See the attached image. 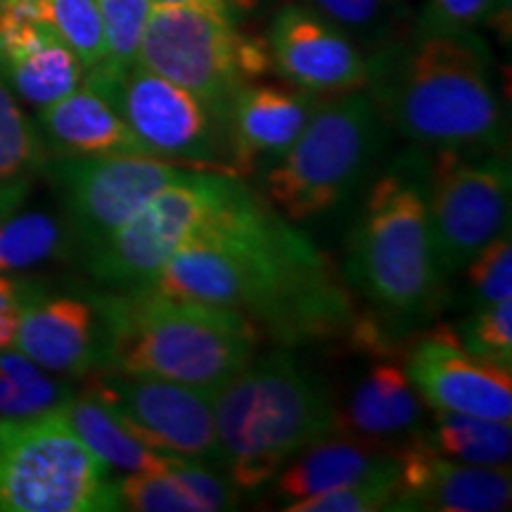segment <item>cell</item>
I'll return each mask as SVG.
<instances>
[{"instance_id": "cell-1", "label": "cell", "mask_w": 512, "mask_h": 512, "mask_svg": "<svg viewBox=\"0 0 512 512\" xmlns=\"http://www.w3.org/2000/svg\"><path fill=\"white\" fill-rule=\"evenodd\" d=\"M147 287L240 313L283 344L320 342L356 325L347 287L328 256L249 188Z\"/></svg>"}, {"instance_id": "cell-2", "label": "cell", "mask_w": 512, "mask_h": 512, "mask_svg": "<svg viewBox=\"0 0 512 512\" xmlns=\"http://www.w3.org/2000/svg\"><path fill=\"white\" fill-rule=\"evenodd\" d=\"M489 62L472 31H415L375 50L363 88L384 124L422 150L503 152L508 124Z\"/></svg>"}, {"instance_id": "cell-3", "label": "cell", "mask_w": 512, "mask_h": 512, "mask_svg": "<svg viewBox=\"0 0 512 512\" xmlns=\"http://www.w3.org/2000/svg\"><path fill=\"white\" fill-rule=\"evenodd\" d=\"M102 330V366L136 377L219 392L254 358L259 330L240 313L152 287L93 299Z\"/></svg>"}, {"instance_id": "cell-4", "label": "cell", "mask_w": 512, "mask_h": 512, "mask_svg": "<svg viewBox=\"0 0 512 512\" xmlns=\"http://www.w3.org/2000/svg\"><path fill=\"white\" fill-rule=\"evenodd\" d=\"M221 470L238 491H254L318 441L337 434L328 384L290 354L249 361L214 394Z\"/></svg>"}, {"instance_id": "cell-5", "label": "cell", "mask_w": 512, "mask_h": 512, "mask_svg": "<svg viewBox=\"0 0 512 512\" xmlns=\"http://www.w3.org/2000/svg\"><path fill=\"white\" fill-rule=\"evenodd\" d=\"M347 280L394 318H415L437 299L441 273L427 214V162L399 159L370 185L349 235Z\"/></svg>"}, {"instance_id": "cell-6", "label": "cell", "mask_w": 512, "mask_h": 512, "mask_svg": "<svg viewBox=\"0 0 512 512\" xmlns=\"http://www.w3.org/2000/svg\"><path fill=\"white\" fill-rule=\"evenodd\" d=\"M387 133L366 91L320 98L299 138L261 178L268 207L290 223L328 214L366 181Z\"/></svg>"}, {"instance_id": "cell-7", "label": "cell", "mask_w": 512, "mask_h": 512, "mask_svg": "<svg viewBox=\"0 0 512 512\" xmlns=\"http://www.w3.org/2000/svg\"><path fill=\"white\" fill-rule=\"evenodd\" d=\"M121 510L107 465L62 413L0 420V512Z\"/></svg>"}, {"instance_id": "cell-8", "label": "cell", "mask_w": 512, "mask_h": 512, "mask_svg": "<svg viewBox=\"0 0 512 512\" xmlns=\"http://www.w3.org/2000/svg\"><path fill=\"white\" fill-rule=\"evenodd\" d=\"M245 188L238 176L185 169L114 233L81 252L83 264L107 287H143Z\"/></svg>"}, {"instance_id": "cell-9", "label": "cell", "mask_w": 512, "mask_h": 512, "mask_svg": "<svg viewBox=\"0 0 512 512\" xmlns=\"http://www.w3.org/2000/svg\"><path fill=\"white\" fill-rule=\"evenodd\" d=\"M86 83L112 102L145 155L230 174L221 121L190 91L138 62L121 72L98 64L88 69Z\"/></svg>"}, {"instance_id": "cell-10", "label": "cell", "mask_w": 512, "mask_h": 512, "mask_svg": "<svg viewBox=\"0 0 512 512\" xmlns=\"http://www.w3.org/2000/svg\"><path fill=\"white\" fill-rule=\"evenodd\" d=\"M238 31L223 0L152 5L138 43V64L200 98L223 126L242 83Z\"/></svg>"}, {"instance_id": "cell-11", "label": "cell", "mask_w": 512, "mask_h": 512, "mask_svg": "<svg viewBox=\"0 0 512 512\" xmlns=\"http://www.w3.org/2000/svg\"><path fill=\"white\" fill-rule=\"evenodd\" d=\"M427 188L432 247L441 275L465 268L479 249L508 230L510 164L503 152L437 150L427 162Z\"/></svg>"}, {"instance_id": "cell-12", "label": "cell", "mask_w": 512, "mask_h": 512, "mask_svg": "<svg viewBox=\"0 0 512 512\" xmlns=\"http://www.w3.org/2000/svg\"><path fill=\"white\" fill-rule=\"evenodd\" d=\"M83 377V394L105 403L145 446L221 470L211 411L216 392L112 368H95Z\"/></svg>"}, {"instance_id": "cell-13", "label": "cell", "mask_w": 512, "mask_h": 512, "mask_svg": "<svg viewBox=\"0 0 512 512\" xmlns=\"http://www.w3.org/2000/svg\"><path fill=\"white\" fill-rule=\"evenodd\" d=\"M46 169L60 190L69 235L81 252L131 219L164 185L185 169L143 152L93 157H55Z\"/></svg>"}, {"instance_id": "cell-14", "label": "cell", "mask_w": 512, "mask_h": 512, "mask_svg": "<svg viewBox=\"0 0 512 512\" xmlns=\"http://www.w3.org/2000/svg\"><path fill=\"white\" fill-rule=\"evenodd\" d=\"M406 373L434 411L512 420L510 366L472 354L460 344L456 330L441 328L415 344Z\"/></svg>"}, {"instance_id": "cell-15", "label": "cell", "mask_w": 512, "mask_h": 512, "mask_svg": "<svg viewBox=\"0 0 512 512\" xmlns=\"http://www.w3.org/2000/svg\"><path fill=\"white\" fill-rule=\"evenodd\" d=\"M266 43L273 69L306 93L328 98L366 86L368 60L316 10L287 5L273 17Z\"/></svg>"}, {"instance_id": "cell-16", "label": "cell", "mask_w": 512, "mask_h": 512, "mask_svg": "<svg viewBox=\"0 0 512 512\" xmlns=\"http://www.w3.org/2000/svg\"><path fill=\"white\" fill-rule=\"evenodd\" d=\"M399 486L392 510L501 512L510 508L512 479L508 465H470L441 456L425 432L401 446Z\"/></svg>"}, {"instance_id": "cell-17", "label": "cell", "mask_w": 512, "mask_h": 512, "mask_svg": "<svg viewBox=\"0 0 512 512\" xmlns=\"http://www.w3.org/2000/svg\"><path fill=\"white\" fill-rule=\"evenodd\" d=\"M320 95L302 88L242 83L223 112L230 174L249 178L261 159L273 162L290 147L318 107Z\"/></svg>"}, {"instance_id": "cell-18", "label": "cell", "mask_w": 512, "mask_h": 512, "mask_svg": "<svg viewBox=\"0 0 512 512\" xmlns=\"http://www.w3.org/2000/svg\"><path fill=\"white\" fill-rule=\"evenodd\" d=\"M15 349L53 373L86 375L102 366L98 309L79 297H41L24 302Z\"/></svg>"}, {"instance_id": "cell-19", "label": "cell", "mask_w": 512, "mask_h": 512, "mask_svg": "<svg viewBox=\"0 0 512 512\" xmlns=\"http://www.w3.org/2000/svg\"><path fill=\"white\" fill-rule=\"evenodd\" d=\"M273 494L290 505L302 498L323 494L337 486L394 482L399 484V456L392 446L356 444V441L323 439L304 448L290 467L271 479Z\"/></svg>"}, {"instance_id": "cell-20", "label": "cell", "mask_w": 512, "mask_h": 512, "mask_svg": "<svg viewBox=\"0 0 512 512\" xmlns=\"http://www.w3.org/2000/svg\"><path fill=\"white\" fill-rule=\"evenodd\" d=\"M420 422V394L406 368L396 361L370 366L354 384L342 411L337 408V432L354 434L377 446H389V439L420 432Z\"/></svg>"}, {"instance_id": "cell-21", "label": "cell", "mask_w": 512, "mask_h": 512, "mask_svg": "<svg viewBox=\"0 0 512 512\" xmlns=\"http://www.w3.org/2000/svg\"><path fill=\"white\" fill-rule=\"evenodd\" d=\"M38 133L55 157L143 152L112 102L83 83L38 112ZM145 155V152H143Z\"/></svg>"}, {"instance_id": "cell-22", "label": "cell", "mask_w": 512, "mask_h": 512, "mask_svg": "<svg viewBox=\"0 0 512 512\" xmlns=\"http://www.w3.org/2000/svg\"><path fill=\"white\" fill-rule=\"evenodd\" d=\"M119 508L133 512H223L240 494L214 467L183 460L159 472H131L117 484Z\"/></svg>"}, {"instance_id": "cell-23", "label": "cell", "mask_w": 512, "mask_h": 512, "mask_svg": "<svg viewBox=\"0 0 512 512\" xmlns=\"http://www.w3.org/2000/svg\"><path fill=\"white\" fill-rule=\"evenodd\" d=\"M57 411L62 413L76 437L107 467H119L128 472H159L185 460L145 446L126 430L124 422L105 403L95 401L88 394H69L57 406Z\"/></svg>"}, {"instance_id": "cell-24", "label": "cell", "mask_w": 512, "mask_h": 512, "mask_svg": "<svg viewBox=\"0 0 512 512\" xmlns=\"http://www.w3.org/2000/svg\"><path fill=\"white\" fill-rule=\"evenodd\" d=\"M441 456L470 465H508L512 453L510 422L477 415L437 411L434 430L425 434Z\"/></svg>"}, {"instance_id": "cell-25", "label": "cell", "mask_w": 512, "mask_h": 512, "mask_svg": "<svg viewBox=\"0 0 512 512\" xmlns=\"http://www.w3.org/2000/svg\"><path fill=\"white\" fill-rule=\"evenodd\" d=\"M17 95L29 105L46 107L79 88L83 67L60 38H48L43 46L0 67Z\"/></svg>"}, {"instance_id": "cell-26", "label": "cell", "mask_w": 512, "mask_h": 512, "mask_svg": "<svg viewBox=\"0 0 512 512\" xmlns=\"http://www.w3.org/2000/svg\"><path fill=\"white\" fill-rule=\"evenodd\" d=\"M69 242H74L69 228L43 211L8 216L0 221V275L27 271L60 256Z\"/></svg>"}, {"instance_id": "cell-27", "label": "cell", "mask_w": 512, "mask_h": 512, "mask_svg": "<svg viewBox=\"0 0 512 512\" xmlns=\"http://www.w3.org/2000/svg\"><path fill=\"white\" fill-rule=\"evenodd\" d=\"M41 133L0 81V183L29 181L48 162Z\"/></svg>"}, {"instance_id": "cell-28", "label": "cell", "mask_w": 512, "mask_h": 512, "mask_svg": "<svg viewBox=\"0 0 512 512\" xmlns=\"http://www.w3.org/2000/svg\"><path fill=\"white\" fill-rule=\"evenodd\" d=\"M43 15L53 34L81 62L83 72L105 60V27L95 0H43Z\"/></svg>"}, {"instance_id": "cell-29", "label": "cell", "mask_w": 512, "mask_h": 512, "mask_svg": "<svg viewBox=\"0 0 512 512\" xmlns=\"http://www.w3.org/2000/svg\"><path fill=\"white\" fill-rule=\"evenodd\" d=\"M105 27L107 57L100 64L110 69H128L138 60V43L143 36L152 0H95Z\"/></svg>"}, {"instance_id": "cell-30", "label": "cell", "mask_w": 512, "mask_h": 512, "mask_svg": "<svg viewBox=\"0 0 512 512\" xmlns=\"http://www.w3.org/2000/svg\"><path fill=\"white\" fill-rule=\"evenodd\" d=\"M456 335L472 354L512 366V302L501 299L496 304L477 306L463 325V332Z\"/></svg>"}, {"instance_id": "cell-31", "label": "cell", "mask_w": 512, "mask_h": 512, "mask_svg": "<svg viewBox=\"0 0 512 512\" xmlns=\"http://www.w3.org/2000/svg\"><path fill=\"white\" fill-rule=\"evenodd\" d=\"M472 299L477 306H489L510 299L512 294V247L508 230L484 245L467 261Z\"/></svg>"}, {"instance_id": "cell-32", "label": "cell", "mask_w": 512, "mask_h": 512, "mask_svg": "<svg viewBox=\"0 0 512 512\" xmlns=\"http://www.w3.org/2000/svg\"><path fill=\"white\" fill-rule=\"evenodd\" d=\"M394 482H370L337 486V489L323 491V494L302 498L285 505L287 512H375L392 510L396 496Z\"/></svg>"}, {"instance_id": "cell-33", "label": "cell", "mask_w": 512, "mask_h": 512, "mask_svg": "<svg viewBox=\"0 0 512 512\" xmlns=\"http://www.w3.org/2000/svg\"><path fill=\"white\" fill-rule=\"evenodd\" d=\"M311 10L351 34H377L389 27L394 0H309Z\"/></svg>"}, {"instance_id": "cell-34", "label": "cell", "mask_w": 512, "mask_h": 512, "mask_svg": "<svg viewBox=\"0 0 512 512\" xmlns=\"http://www.w3.org/2000/svg\"><path fill=\"white\" fill-rule=\"evenodd\" d=\"M69 394L72 392L67 387L53 382L50 377L41 384H19L0 373V415L3 418H29V415L53 411Z\"/></svg>"}, {"instance_id": "cell-35", "label": "cell", "mask_w": 512, "mask_h": 512, "mask_svg": "<svg viewBox=\"0 0 512 512\" xmlns=\"http://www.w3.org/2000/svg\"><path fill=\"white\" fill-rule=\"evenodd\" d=\"M494 0H427L418 29L422 34H467L489 17Z\"/></svg>"}, {"instance_id": "cell-36", "label": "cell", "mask_w": 512, "mask_h": 512, "mask_svg": "<svg viewBox=\"0 0 512 512\" xmlns=\"http://www.w3.org/2000/svg\"><path fill=\"white\" fill-rule=\"evenodd\" d=\"M29 294H31V290L27 287V290H24V294L17 299V302H12L10 306H5V309L0 311V351L15 347L19 318H22L24 302H27Z\"/></svg>"}, {"instance_id": "cell-37", "label": "cell", "mask_w": 512, "mask_h": 512, "mask_svg": "<svg viewBox=\"0 0 512 512\" xmlns=\"http://www.w3.org/2000/svg\"><path fill=\"white\" fill-rule=\"evenodd\" d=\"M29 195V181L0 183V221H5L12 211L19 209L24 197Z\"/></svg>"}, {"instance_id": "cell-38", "label": "cell", "mask_w": 512, "mask_h": 512, "mask_svg": "<svg viewBox=\"0 0 512 512\" xmlns=\"http://www.w3.org/2000/svg\"><path fill=\"white\" fill-rule=\"evenodd\" d=\"M24 290H27V287H19L17 283H12L10 278L0 275V311H3L5 306H10L12 302H17L24 294Z\"/></svg>"}, {"instance_id": "cell-39", "label": "cell", "mask_w": 512, "mask_h": 512, "mask_svg": "<svg viewBox=\"0 0 512 512\" xmlns=\"http://www.w3.org/2000/svg\"><path fill=\"white\" fill-rule=\"evenodd\" d=\"M228 10H238V12H252L261 5V0H223Z\"/></svg>"}, {"instance_id": "cell-40", "label": "cell", "mask_w": 512, "mask_h": 512, "mask_svg": "<svg viewBox=\"0 0 512 512\" xmlns=\"http://www.w3.org/2000/svg\"><path fill=\"white\" fill-rule=\"evenodd\" d=\"M176 3H195V0H152V5H176Z\"/></svg>"}]
</instances>
